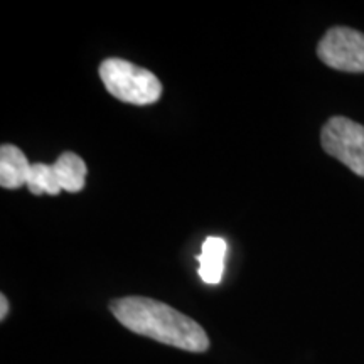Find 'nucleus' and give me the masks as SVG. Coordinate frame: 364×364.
Wrapping results in <instances>:
<instances>
[{"label": "nucleus", "mask_w": 364, "mask_h": 364, "mask_svg": "<svg viewBox=\"0 0 364 364\" xmlns=\"http://www.w3.org/2000/svg\"><path fill=\"white\" fill-rule=\"evenodd\" d=\"M117 321L135 334L147 336L159 343L191 353H204L209 348L206 331L198 322L167 304L147 297H124L110 304Z\"/></svg>", "instance_id": "1"}, {"label": "nucleus", "mask_w": 364, "mask_h": 364, "mask_svg": "<svg viewBox=\"0 0 364 364\" xmlns=\"http://www.w3.org/2000/svg\"><path fill=\"white\" fill-rule=\"evenodd\" d=\"M100 78L112 97L130 105H152L162 95V83L152 71L120 58H108L100 65Z\"/></svg>", "instance_id": "2"}, {"label": "nucleus", "mask_w": 364, "mask_h": 364, "mask_svg": "<svg viewBox=\"0 0 364 364\" xmlns=\"http://www.w3.org/2000/svg\"><path fill=\"white\" fill-rule=\"evenodd\" d=\"M322 149L354 174L364 177V127L346 117H332L321 132Z\"/></svg>", "instance_id": "3"}, {"label": "nucleus", "mask_w": 364, "mask_h": 364, "mask_svg": "<svg viewBox=\"0 0 364 364\" xmlns=\"http://www.w3.org/2000/svg\"><path fill=\"white\" fill-rule=\"evenodd\" d=\"M324 65L346 73H364V34L349 27H332L317 46Z\"/></svg>", "instance_id": "4"}, {"label": "nucleus", "mask_w": 364, "mask_h": 364, "mask_svg": "<svg viewBox=\"0 0 364 364\" xmlns=\"http://www.w3.org/2000/svg\"><path fill=\"white\" fill-rule=\"evenodd\" d=\"M33 164H29L24 152L11 144L0 147V186L6 189H19L27 184Z\"/></svg>", "instance_id": "5"}, {"label": "nucleus", "mask_w": 364, "mask_h": 364, "mask_svg": "<svg viewBox=\"0 0 364 364\" xmlns=\"http://www.w3.org/2000/svg\"><path fill=\"white\" fill-rule=\"evenodd\" d=\"M203 252L198 255L199 277L206 284H220L225 273V257L228 245L220 236H209L203 243Z\"/></svg>", "instance_id": "6"}, {"label": "nucleus", "mask_w": 364, "mask_h": 364, "mask_svg": "<svg viewBox=\"0 0 364 364\" xmlns=\"http://www.w3.org/2000/svg\"><path fill=\"white\" fill-rule=\"evenodd\" d=\"M59 188L66 193H80L86 182V164L75 152H65L53 164Z\"/></svg>", "instance_id": "7"}, {"label": "nucleus", "mask_w": 364, "mask_h": 364, "mask_svg": "<svg viewBox=\"0 0 364 364\" xmlns=\"http://www.w3.org/2000/svg\"><path fill=\"white\" fill-rule=\"evenodd\" d=\"M27 188L34 196L41 194H49V196H58L61 193L59 188L56 174H54V167L48 166V164H33L29 172V179H27Z\"/></svg>", "instance_id": "8"}, {"label": "nucleus", "mask_w": 364, "mask_h": 364, "mask_svg": "<svg viewBox=\"0 0 364 364\" xmlns=\"http://www.w3.org/2000/svg\"><path fill=\"white\" fill-rule=\"evenodd\" d=\"M9 312V300L6 295H0V321H4Z\"/></svg>", "instance_id": "9"}]
</instances>
